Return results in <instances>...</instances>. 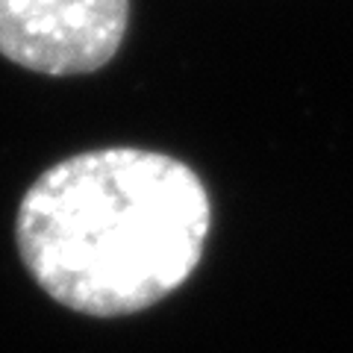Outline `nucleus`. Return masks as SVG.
<instances>
[{
  "mask_svg": "<svg viewBox=\"0 0 353 353\" xmlns=\"http://www.w3.org/2000/svg\"><path fill=\"white\" fill-rule=\"evenodd\" d=\"M212 230L192 165L141 148L85 150L21 197L15 241L39 289L71 312L124 318L189 283Z\"/></svg>",
  "mask_w": 353,
  "mask_h": 353,
  "instance_id": "obj_1",
  "label": "nucleus"
},
{
  "mask_svg": "<svg viewBox=\"0 0 353 353\" xmlns=\"http://www.w3.org/2000/svg\"><path fill=\"white\" fill-rule=\"evenodd\" d=\"M130 0H0V57L48 77L92 74L115 59Z\"/></svg>",
  "mask_w": 353,
  "mask_h": 353,
  "instance_id": "obj_2",
  "label": "nucleus"
}]
</instances>
